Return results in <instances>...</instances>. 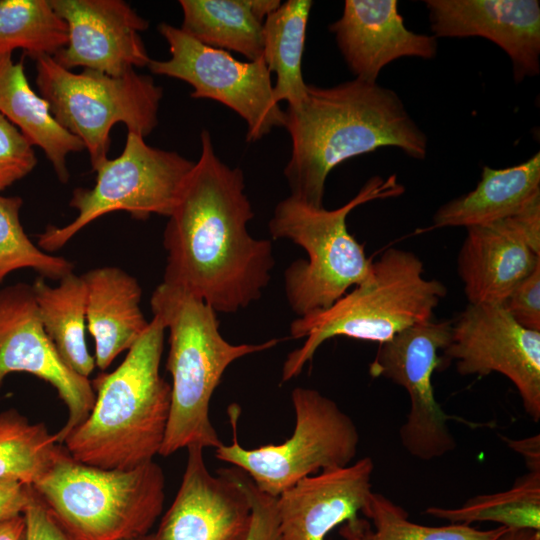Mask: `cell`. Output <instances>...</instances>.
Here are the masks:
<instances>
[{
    "label": "cell",
    "mask_w": 540,
    "mask_h": 540,
    "mask_svg": "<svg viewBox=\"0 0 540 540\" xmlns=\"http://www.w3.org/2000/svg\"><path fill=\"white\" fill-rule=\"evenodd\" d=\"M164 230L163 282L185 288L215 312L235 313L259 300L275 259L269 239L254 238L243 171L216 154L208 130Z\"/></svg>",
    "instance_id": "cell-1"
},
{
    "label": "cell",
    "mask_w": 540,
    "mask_h": 540,
    "mask_svg": "<svg viewBox=\"0 0 540 540\" xmlns=\"http://www.w3.org/2000/svg\"><path fill=\"white\" fill-rule=\"evenodd\" d=\"M283 127L291 139L284 168L290 195L316 207L342 162L384 147L423 160L428 150L425 132L394 90L355 78L331 87L308 84L301 104L285 111Z\"/></svg>",
    "instance_id": "cell-2"
},
{
    "label": "cell",
    "mask_w": 540,
    "mask_h": 540,
    "mask_svg": "<svg viewBox=\"0 0 540 540\" xmlns=\"http://www.w3.org/2000/svg\"><path fill=\"white\" fill-rule=\"evenodd\" d=\"M165 330L153 316L121 364L91 381L93 407L62 443L75 460L126 470L159 455L171 406V385L160 374Z\"/></svg>",
    "instance_id": "cell-3"
},
{
    "label": "cell",
    "mask_w": 540,
    "mask_h": 540,
    "mask_svg": "<svg viewBox=\"0 0 540 540\" xmlns=\"http://www.w3.org/2000/svg\"><path fill=\"white\" fill-rule=\"evenodd\" d=\"M153 316L169 331L166 369L172 378L171 406L159 455L191 445L219 447L210 417L211 398L234 361L275 347L279 340L232 344L219 331L216 312L185 288L163 282L150 301Z\"/></svg>",
    "instance_id": "cell-4"
},
{
    "label": "cell",
    "mask_w": 540,
    "mask_h": 540,
    "mask_svg": "<svg viewBox=\"0 0 540 540\" xmlns=\"http://www.w3.org/2000/svg\"><path fill=\"white\" fill-rule=\"evenodd\" d=\"M445 285L424 277V265L413 252L385 250L372 261L370 274L329 308L290 324L294 339L304 343L283 363L281 381L297 377L327 340L345 336L382 344L399 332L433 319L434 310L446 296Z\"/></svg>",
    "instance_id": "cell-5"
},
{
    "label": "cell",
    "mask_w": 540,
    "mask_h": 540,
    "mask_svg": "<svg viewBox=\"0 0 540 540\" xmlns=\"http://www.w3.org/2000/svg\"><path fill=\"white\" fill-rule=\"evenodd\" d=\"M404 191L397 175L391 174L371 177L352 199L333 210L292 195L277 203L268 223L272 239H288L307 253V259L293 261L284 271L285 296L297 318L329 308L370 274L372 261L347 229L349 213Z\"/></svg>",
    "instance_id": "cell-6"
},
{
    "label": "cell",
    "mask_w": 540,
    "mask_h": 540,
    "mask_svg": "<svg viewBox=\"0 0 540 540\" xmlns=\"http://www.w3.org/2000/svg\"><path fill=\"white\" fill-rule=\"evenodd\" d=\"M78 540H129L149 534L165 501V476L153 460L121 470L75 460L60 445L32 485Z\"/></svg>",
    "instance_id": "cell-7"
},
{
    "label": "cell",
    "mask_w": 540,
    "mask_h": 540,
    "mask_svg": "<svg viewBox=\"0 0 540 540\" xmlns=\"http://www.w3.org/2000/svg\"><path fill=\"white\" fill-rule=\"evenodd\" d=\"M295 414L292 435L280 444L248 449L237 436L240 407H228L232 444L215 449L217 459L247 474L261 492L278 497L300 480L323 470L345 467L354 460L360 441L352 418L316 389L291 392Z\"/></svg>",
    "instance_id": "cell-8"
},
{
    "label": "cell",
    "mask_w": 540,
    "mask_h": 540,
    "mask_svg": "<svg viewBox=\"0 0 540 540\" xmlns=\"http://www.w3.org/2000/svg\"><path fill=\"white\" fill-rule=\"evenodd\" d=\"M35 61L39 94L56 121L82 141L93 171L108 158L115 124L142 137L158 125L163 89L151 76L135 69L116 77L91 69L74 73L51 56Z\"/></svg>",
    "instance_id": "cell-9"
},
{
    "label": "cell",
    "mask_w": 540,
    "mask_h": 540,
    "mask_svg": "<svg viewBox=\"0 0 540 540\" xmlns=\"http://www.w3.org/2000/svg\"><path fill=\"white\" fill-rule=\"evenodd\" d=\"M194 165L177 152L152 147L141 135L128 132L122 153L94 171L95 185L74 189L69 206L78 211L76 218L63 227L48 226L38 237L39 247L57 251L89 223L114 211H126L142 221L152 214L169 217Z\"/></svg>",
    "instance_id": "cell-10"
},
{
    "label": "cell",
    "mask_w": 540,
    "mask_h": 540,
    "mask_svg": "<svg viewBox=\"0 0 540 540\" xmlns=\"http://www.w3.org/2000/svg\"><path fill=\"white\" fill-rule=\"evenodd\" d=\"M157 28L168 43L170 58L151 59L148 68L153 74L182 80L192 86V98L214 100L233 110L247 125L248 142L284 126L285 111L274 99L271 73L263 58L239 61L179 27L161 23Z\"/></svg>",
    "instance_id": "cell-11"
},
{
    "label": "cell",
    "mask_w": 540,
    "mask_h": 540,
    "mask_svg": "<svg viewBox=\"0 0 540 540\" xmlns=\"http://www.w3.org/2000/svg\"><path fill=\"white\" fill-rule=\"evenodd\" d=\"M451 321L433 319L411 326L380 344L369 373L403 387L410 410L400 427L403 448L414 458L430 461L455 450L457 443L449 419L437 402L432 378L444 363L440 351L448 346Z\"/></svg>",
    "instance_id": "cell-12"
},
{
    "label": "cell",
    "mask_w": 540,
    "mask_h": 540,
    "mask_svg": "<svg viewBox=\"0 0 540 540\" xmlns=\"http://www.w3.org/2000/svg\"><path fill=\"white\" fill-rule=\"evenodd\" d=\"M445 362H456L462 376L507 377L516 387L524 410L540 420V332L524 328L502 304H468L452 322L443 350Z\"/></svg>",
    "instance_id": "cell-13"
},
{
    "label": "cell",
    "mask_w": 540,
    "mask_h": 540,
    "mask_svg": "<svg viewBox=\"0 0 540 540\" xmlns=\"http://www.w3.org/2000/svg\"><path fill=\"white\" fill-rule=\"evenodd\" d=\"M13 372L32 374L53 386L67 408V420L55 433L62 445L89 415L95 393L60 358L41 323L31 285L17 283L0 290V387Z\"/></svg>",
    "instance_id": "cell-14"
},
{
    "label": "cell",
    "mask_w": 540,
    "mask_h": 540,
    "mask_svg": "<svg viewBox=\"0 0 540 540\" xmlns=\"http://www.w3.org/2000/svg\"><path fill=\"white\" fill-rule=\"evenodd\" d=\"M466 230L457 272L468 304H503L540 264V196L511 217Z\"/></svg>",
    "instance_id": "cell-15"
},
{
    "label": "cell",
    "mask_w": 540,
    "mask_h": 540,
    "mask_svg": "<svg viewBox=\"0 0 540 540\" xmlns=\"http://www.w3.org/2000/svg\"><path fill=\"white\" fill-rule=\"evenodd\" d=\"M68 28L67 45L53 58L71 70L83 67L121 76L151 58L140 33L149 22L122 0H49Z\"/></svg>",
    "instance_id": "cell-16"
},
{
    "label": "cell",
    "mask_w": 540,
    "mask_h": 540,
    "mask_svg": "<svg viewBox=\"0 0 540 540\" xmlns=\"http://www.w3.org/2000/svg\"><path fill=\"white\" fill-rule=\"evenodd\" d=\"M176 497L154 540H245L251 523L249 498L227 468L210 473L204 448L191 445Z\"/></svg>",
    "instance_id": "cell-17"
},
{
    "label": "cell",
    "mask_w": 540,
    "mask_h": 540,
    "mask_svg": "<svg viewBox=\"0 0 540 540\" xmlns=\"http://www.w3.org/2000/svg\"><path fill=\"white\" fill-rule=\"evenodd\" d=\"M433 36L483 37L510 58L516 83L540 73L538 0H425Z\"/></svg>",
    "instance_id": "cell-18"
},
{
    "label": "cell",
    "mask_w": 540,
    "mask_h": 540,
    "mask_svg": "<svg viewBox=\"0 0 540 540\" xmlns=\"http://www.w3.org/2000/svg\"><path fill=\"white\" fill-rule=\"evenodd\" d=\"M355 79L377 83L380 71L402 57L431 60L438 41L409 30L396 0H346L341 16L329 25Z\"/></svg>",
    "instance_id": "cell-19"
},
{
    "label": "cell",
    "mask_w": 540,
    "mask_h": 540,
    "mask_svg": "<svg viewBox=\"0 0 540 540\" xmlns=\"http://www.w3.org/2000/svg\"><path fill=\"white\" fill-rule=\"evenodd\" d=\"M373 460L306 477L277 497L280 540H328L330 532L359 516L372 492Z\"/></svg>",
    "instance_id": "cell-20"
},
{
    "label": "cell",
    "mask_w": 540,
    "mask_h": 540,
    "mask_svg": "<svg viewBox=\"0 0 540 540\" xmlns=\"http://www.w3.org/2000/svg\"><path fill=\"white\" fill-rule=\"evenodd\" d=\"M81 277L86 285V321L95 341V364L105 370L149 326L140 307L142 289L135 277L115 266L91 269Z\"/></svg>",
    "instance_id": "cell-21"
},
{
    "label": "cell",
    "mask_w": 540,
    "mask_h": 540,
    "mask_svg": "<svg viewBox=\"0 0 540 540\" xmlns=\"http://www.w3.org/2000/svg\"><path fill=\"white\" fill-rule=\"evenodd\" d=\"M540 196V153L515 166H483L476 187L440 206L430 229L485 225L511 217Z\"/></svg>",
    "instance_id": "cell-22"
},
{
    "label": "cell",
    "mask_w": 540,
    "mask_h": 540,
    "mask_svg": "<svg viewBox=\"0 0 540 540\" xmlns=\"http://www.w3.org/2000/svg\"><path fill=\"white\" fill-rule=\"evenodd\" d=\"M0 113L43 150L59 181L67 183L66 157L85 147L56 121L48 102L30 86L23 60L14 62L12 54L0 56Z\"/></svg>",
    "instance_id": "cell-23"
},
{
    "label": "cell",
    "mask_w": 540,
    "mask_h": 540,
    "mask_svg": "<svg viewBox=\"0 0 540 540\" xmlns=\"http://www.w3.org/2000/svg\"><path fill=\"white\" fill-rule=\"evenodd\" d=\"M43 328L65 365L88 378L96 364L86 339V285L73 272L51 287L37 277L31 285Z\"/></svg>",
    "instance_id": "cell-24"
},
{
    "label": "cell",
    "mask_w": 540,
    "mask_h": 540,
    "mask_svg": "<svg viewBox=\"0 0 540 540\" xmlns=\"http://www.w3.org/2000/svg\"><path fill=\"white\" fill-rule=\"evenodd\" d=\"M181 30L200 43L243 55L248 61L262 58L263 20L252 0H180Z\"/></svg>",
    "instance_id": "cell-25"
},
{
    "label": "cell",
    "mask_w": 540,
    "mask_h": 540,
    "mask_svg": "<svg viewBox=\"0 0 540 540\" xmlns=\"http://www.w3.org/2000/svg\"><path fill=\"white\" fill-rule=\"evenodd\" d=\"M312 5L311 0H288L263 22L262 58L269 72L276 75L273 96L276 102L286 101L291 108L306 96L302 59Z\"/></svg>",
    "instance_id": "cell-26"
},
{
    "label": "cell",
    "mask_w": 540,
    "mask_h": 540,
    "mask_svg": "<svg viewBox=\"0 0 540 540\" xmlns=\"http://www.w3.org/2000/svg\"><path fill=\"white\" fill-rule=\"evenodd\" d=\"M360 516L339 526L344 540H497L508 528L480 530L469 524L427 526L410 520L409 513L381 493L371 492Z\"/></svg>",
    "instance_id": "cell-27"
},
{
    "label": "cell",
    "mask_w": 540,
    "mask_h": 540,
    "mask_svg": "<svg viewBox=\"0 0 540 540\" xmlns=\"http://www.w3.org/2000/svg\"><path fill=\"white\" fill-rule=\"evenodd\" d=\"M424 513L450 523L490 521L540 531V471H528L505 491L471 497L457 508L431 506Z\"/></svg>",
    "instance_id": "cell-28"
},
{
    "label": "cell",
    "mask_w": 540,
    "mask_h": 540,
    "mask_svg": "<svg viewBox=\"0 0 540 540\" xmlns=\"http://www.w3.org/2000/svg\"><path fill=\"white\" fill-rule=\"evenodd\" d=\"M67 42V25L49 0H0V56L22 49L34 60L54 57Z\"/></svg>",
    "instance_id": "cell-29"
},
{
    "label": "cell",
    "mask_w": 540,
    "mask_h": 540,
    "mask_svg": "<svg viewBox=\"0 0 540 540\" xmlns=\"http://www.w3.org/2000/svg\"><path fill=\"white\" fill-rule=\"evenodd\" d=\"M60 445L44 423H32L15 409L0 413V479L33 485Z\"/></svg>",
    "instance_id": "cell-30"
},
{
    "label": "cell",
    "mask_w": 540,
    "mask_h": 540,
    "mask_svg": "<svg viewBox=\"0 0 540 540\" xmlns=\"http://www.w3.org/2000/svg\"><path fill=\"white\" fill-rule=\"evenodd\" d=\"M22 204L19 196L0 194V284L9 273L24 268L59 281L73 272L74 265L64 257L42 251L29 239L20 221Z\"/></svg>",
    "instance_id": "cell-31"
},
{
    "label": "cell",
    "mask_w": 540,
    "mask_h": 540,
    "mask_svg": "<svg viewBox=\"0 0 540 540\" xmlns=\"http://www.w3.org/2000/svg\"><path fill=\"white\" fill-rule=\"evenodd\" d=\"M36 165L31 142L0 113V192L24 178Z\"/></svg>",
    "instance_id": "cell-32"
},
{
    "label": "cell",
    "mask_w": 540,
    "mask_h": 540,
    "mask_svg": "<svg viewBox=\"0 0 540 540\" xmlns=\"http://www.w3.org/2000/svg\"><path fill=\"white\" fill-rule=\"evenodd\" d=\"M228 469L247 494L251 506V523L245 540H280L277 498L258 490L239 468Z\"/></svg>",
    "instance_id": "cell-33"
},
{
    "label": "cell",
    "mask_w": 540,
    "mask_h": 540,
    "mask_svg": "<svg viewBox=\"0 0 540 540\" xmlns=\"http://www.w3.org/2000/svg\"><path fill=\"white\" fill-rule=\"evenodd\" d=\"M502 305L518 324L540 332V264L515 286Z\"/></svg>",
    "instance_id": "cell-34"
},
{
    "label": "cell",
    "mask_w": 540,
    "mask_h": 540,
    "mask_svg": "<svg viewBox=\"0 0 540 540\" xmlns=\"http://www.w3.org/2000/svg\"><path fill=\"white\" fill-rule=\"evenodd\" d=\"M23 516L25 540H78L61 524L35 490Z\"/></svg>",
    "instance_id": "cell-35"
},
{
    "label": "cell",
    "mask_w": 540,
    "mask_h": 540,
    "mask_svg": "<svg viewBox=\"0 0 540 540\" xmlns=\"http://www.w3.org/2000/svg\"><path fill=\"white\" fill-rule=\"evenodd\" d=\"M33 493L32 485L17 479H0V522L22 515Z\"/></svg>",
    "instance_id": "cell-36"
},
{
    "label": "cell",
    "mask_w": 540,
    "mask_h": 540,
    "mask_svg": "<svg viewBox=\"0 0 540 540\" xmlns=\"http://www.w3.org/2000/svg\"><path fill=\"white\" fill-rule=\"evenodd\" d=\"M501 438L509 448L523 457L528 471H540L539 434L522 439H511L506 436Z\"/></svg>",
    "instance_id": "cell-37"
},
{
    "label": "cell",
    "mask_w": 540,
    "mask_h": 540,
    "mask_svg": "<svg viewBox=\"0 0 540 540\" xmlns=\"http://www.w3.org/2000/svg\"><path fill=\"white\" fill-rule=\"evenodd\" d=\"M26 525L23 514L0 522V540H25Z\"/></svg>",
    "instance_id": "cell-38"
},
{
    "label": "cell",
    "mask_w": 540,
    "mask_h": 540,
    "mask_svg": "<svg viewBox=\"0 0 540 540\" xmlns=\"http://www.w3.org/2000/svg\"><path fill=\"white\" fill-rule=\"evenodd\" d=\"M497 540H540V531L532 529H507Z\"/></svg>",
    "instance_id": "cell-39"
},
{
    "label": "cell",
    "mask_w": 540,
    "mask_h": 540,
    "mask_svg": "<svg viewBox=\"0 0 540 540\" xmlns=\"http://www.w3.org/2000/svg\"><path fill=\"white\" fill-rule=\"evenodd\" d=\"M129 540H154V536H153V533H149L147 535L137 537V538H133V539H129Z\"/></svg>",
    "instance_id": "cell-40"
}]
</instances>
